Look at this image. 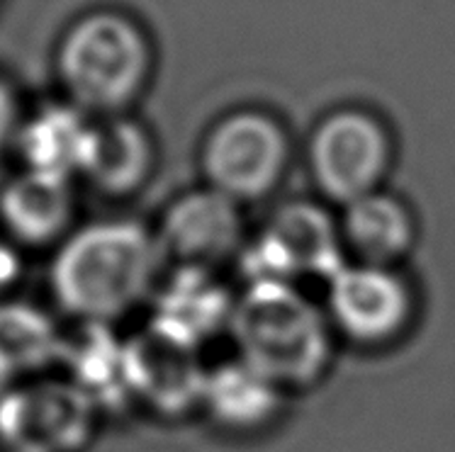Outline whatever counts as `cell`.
I'll return each mask as SVG.
<instances>
[{
    "mask_svg": "<svg viewBox=\"0 0 455 452\" xmlns=\"http://www.w3.org/2000/svg\"><path fill=\"white\" fill-rule=\"evenodd\" d=\"M161 258V241L141 224L93 222L59 243L49 289L76 321L110 323L149 295Z\"/></svg>",
    "mask_w": 455,
    "mask_h": 452,
    "instance_id": "1",
    "label": "cell"
},
{
    "mask_svg": "<svg viewBox=\"0 0 455 452\" xmlns=\"http://www.w3.org/2000/svg\"><path fill=\"white\" fill-rule=\"evenodd\" d=\"M229 329L243 361L275 385L312 379L329 355L324 319L290 282L249 285Z\"/></svg>",
    "mask_w": 455,
    "mask_h": 452,
    "instance_id": "2",
    "label": "cell"
},
{
    "mask_svg": "<svg viewBox=\"0 0 455 452\" xmlns=\"http://www.w3.org/2000/svg\"><path fill=\"white\" fill-rule=\"evenodd\" d=\"M149 71V39L120 12H93L78 20L59 49L64 88L84 112H120L147 85Z\"/></svg>",
    "mask_w": 455,
    "mask_h": 452,
    "instance_id": "3",
    "label": "cell"
},
{
    "mask_svg": "<svg viewBox=\"0 0 455 452\" xmlns=\"http://www.w3.org/2000/svg\"><path fill=\"white\" fill-rule=\"evenodd\" d=\"M98 407L64 375L15 382L0 407V445L10 452H81Z\"/></svg>",
    "mask_w": 455,
    "mask_h": 452,
    "instance_id": "4",
    "label": "cell"
},
{
    "mask_svg": "<svg viewBox=\"0 0 455 452\" xmlns=\"http://www.w3.org/2000/svg\"><path fill=\"white\" fill-rule=\"evenodd\" d=\"M204 173L214 190L232 200L268 193L285 168L288 139L263 112H236L222 120L204 144Z\"/></svg>",
    "mask_w": 455,
    "mask_h": 452,
    "instance_id": "5",
    "label": "cell"
},
{
    "mask_svg": "<svg viewBox=\"0 0 455 452\" xmlns=\"http://www.w3.org/2000/svg\"><path fill=\"white\" fill-rule=\"evenodd\" d=\"M309 156L319 187L348 204L375 193L390 163V137L368 112L341 110L316 127Z\"/></svg>",
    "mask_w": 455,
    "mask_h": 452,
    "instance_id": "6",
    "label": "cell"
},
{
    "mask_svg": "<svg viewBox=\"0 0 455 452\" xmlns=\"http://www.w3.org/2000/svg\"><path fill=\"white\" fill-rule=\"evenodd\" d=\"M344 268L334 224L315 204H290L243 258L249 285L290 282L298 275L331 277Z\"/></svg>",
    "mask_w": 455,
    "mask_h": 452,
    "instance_id": "7",
    "label": "cell"
},
{
    "mask_svg": "<svg viewBox=\"0 0 455 452\" xmlns=\"http://www.w3.org/2000/svg\"><path fill=\"white\" fill-rule=\"evenodd\" d=\"M127 387L164 414H180L203 399L207 372L197 358V345L151 321L144 331L124 343Z\"/></svg>",
    "mask_w": 455,
    "mask_h": 452,
    "instance_id": "8",
    "label": "cell"
},
{
    "mask_svg": "<svg viewBox=\"0 0 455 452\" xmlns=\"http://www.w3.org/2000/svg\"><path fill=\"white\" fill-rule=\"evenodd\" d=\"M71 180L22 170L0 190V229L15 246L47 249L71 234Z\"/></svg>",
    "mask_w": 455,
    "mask_h": 452,
    "instance_id": "9",
    "label": "cell"
},
{
    "mask_svg": "<svg viewBox=\"0 0 455 452\" xmlns=\"http://www.w3.org/2000/svg\"><path fill=\"white\" fill-rule=\"evenodd\" d=\"M331 314L358 341H385L407 319L409 297L400 277L378 266L341 268L329 280Z\"/></svg>",
    "mask_w": 455,
    "mask_h": 452,
    "instance_id": "10",
    "label": "cell"
},
{
    "mask_svg": "<svg viewBox=\"0 0 455 452\" xmlns=\"http://www.w3.org/2000/svg\"><path fill=\"white\" fill-rule=\"evenodd\" d=\"M239 212L229 194L200 190L178 200L164 222L161 249L188 266L220 260L239 241Z\"/></svg>",
    "mask_w": 455,
    "mask_h": 452,
    "instance_id": "11",
    "label": "cell"
},
{
    "mask_svg": "<svg viewBox=\"0 0 455 452\" xmlns=\"http://www.w3.org/2000/svg\"><path fill=\"white\" fill-rule=\"evenodd\" d=\"M93 139V124L76 105H49L18 131L15 147L25 170L74 180L81 176Z\"/></svg>",
    "mask_w": 455,
    "mask_h": 452,
    "instance_id": "12",
    "label": "cell"
},
{
    "mask_svg": "<svg viewBox=\"0 0 455 452\" xmlns=\"http://www.w3.org/2000/svg\"><path fill=\"white\" fill-rule=\"evenodd\" d=\"M76 323L74 331H64L56 368H64V377L93 399L98 408H112L132 399L124 343L112 336L108 323Z\"/></svg>",
    "mask_w": 455,
    "mask_h": 452,
    "instance_id": "13",
    "label": "cell"
},
{
    "mask_svg": "<svg viewBox=\"0 0 455 452\" xmlns=\"http://www.w3.org/2000/svg\"><path fill=\"white\" fill-rule=\"evenodd\" d=\"M234 306L229 295L203 266H186L168 280L158 295L154 323L178 338L200 345L232 326Z\"/></svg>",
    "mask_w": 455,
    "mask_h": 452,
    "instance_id": "14",
    "label": "cell"
},
{
    "mask_svg": "<svg viewBox=\"0 0 455 452\" xmlns=\"http://www.w3.org/2000/svg\"><path fill=\"white\" fill-rule=\"evenodd\" d=\"M64 331L37 305L0 299V369L15 382L56 368Z\"/></svg>",
    "mask_w": 455,
    "mask_h": 452,
    "instance_id": "15",
    "label": "cell"
},
{
    "mask_svg": "<svg viewBox=\"0 0 455 452\" xmlns=\"http://www.w3.org/2000/svg\"><path fill=\"white\" fill-rule=\"evenodd\" d=\"M151 158V139L144 127L124 117H110L93 124L81 176L108 194L132 193L149 176Z\"/></svg>",
    "mask_w": 455,
    "mask_h": 452,
    "instance_id": "16",
    "label": "cell"
},
{
    "mask_svg": "<svg viewBox=\"0 0 455 452\" xmlns=\"http://www.w3.org/2000/svg\"><path fill=\"white\" fill-rule=\"evenodd\" d=\"M204 404L217 421L234 428L263 424L278 407V385L246 361L207 372Z\"/></svg>",
    "mask_w": 455,
    "mask_h": 452,
    "instance_id": "17",
    "label": "cell"
},
{
    "mask_svg": "<svg viewBox=\"0 0 455 452\" xmlns=\"http://www.w3.org/2000/svg\"><path fill=\"white\" fill-rule=\"evenodd\" d=\"M344 226L354 249L372 266L397 258L411 239L407 210L387 194L371 193L348 202Z\"/></svg>",
    "mask_w": 455,
    "mask_h": 452,
    "instance_id": "18",
    "label": "cell"
},
{
    "mask_svg": "<svg viewBox=\"0 0 455 452\" xmlns=\"http://www.w3.org/2000/svg\"><path fill=\"white\" fill-rule=\"evenodd\" d=\"M20 275H22L20 249L0 231V299H5L10 289L18 285Z\"/></svg>",
    "mask_w": 455,
    "mask_h": 452,
    "instance_id": "19",
    "label": "cell"
},
{
    "mask_svg": "<svg viewBox=\"0 0 455 452\" xmlns=\"http://www.w3.org/2000/svg\"><path fill=\"white\" fill-rule=\"evenodd\" d=\"M20 115H18V102L12 98V92L3 81H0V148L8 147L10 141L18 139L20 131Z\"/></svg>",
    "mask_w": 455,
    "mask_h": 452,
    "instance_id": "20",
    "label": "cell"
},
{
    "mask_svg": "<svg viewBox=\"0 0 455 452\" xmlns=\"http://www.w3.org/2000/svg\"><path fill=\"white\" fill-rule=\"evenodd\" d=\"M3 452H10V450H5V448H3Z\"/></svg>",
    "mask_w": 455,
    "mask_h": 452,
    "instance_id": "21",
    "label": "cell"
}]
</instances>
